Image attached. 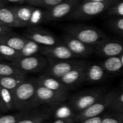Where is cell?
<instances>
[{
	"mask_svg": "<svg viewBox=\"0 0 123 123\" xmlns=\"http://www.w3.org/2000/svg\"><path fill=\"white\" fill-rule=\"evenodd\" d=\"M117 1H82L67 17V19H86L107 11Z\"/></svg>",
	"mask_w": 123,
	"mask_h": 123,
	"instance_id": "6da1fadb",
	"label": "cell"
},
{
	"mask_svg": "<svg viewBox=\"0 0 123 123\" xmlns=\"http://www.w3.org/2000/svg\"><path fill=\"white\" fill-rule=\"evenodd\" d=\"M65 31L88 45L98 44L104 37V33L96 27L86 25H70L64 28Z\"/></svg>",
	"mask_w": 123,
	"mask_h": 123,
	"instance_id": "7a4b0ae2",
	"label": "cell"
},
{
	"mask_svg": "<svg viewBox=\"0 0 123 123\" xmlns=\"http://www.w3.org/2000/svg\"><path fill=\"white\" fill-rule=\"evenodd\" d=\"M37 86L33 81H25L12 92L15 110H24L33 101Z\"/></svg>",
	"mask_w": 123,
	"mask_h": 123,
	"instance_id": "3957f363",
	"label": "cell"
},
{
	"mask_svg": "<svg viewBox=\"0 0 123 123\" xmlns=\"http://www.w3.org/2000/svg\"><path fill=\"white\" fill-rule=\"evenodd\" d=\"M82 1L83 0H65L58 5L48 9L43 14V20L50 22L67 17Z\"/></svg>",
	"mask_w": 123,
	"mask_h": 123,
	"instance_id": "277c9868",
	"label": "cell"
},
{
	"mask_svg": "<svg viewBox=\"0 0 123 123\" xmlns=\"http://www.w3.org/2000/svg\"><path fill=\"white\" fill-rule=\"evenodd\" d=\"M25 37L40 45L46 47L54 46L59 43V41L53 34L42 30H29V31L25 33Z\"/></svg>",
	"mask_w": 123,
	"mask_h": 123,
	"instance_id": "5b68a950",
	"label": "cell"
},
{
	"mask_svg": "<svg viewBox=\"0 0 123 123\" xmlns=\"http://www.w3.org/2000/svg\"><path fill=\"white\" fill-rule=\"evenodd\" d=\"M44 59L38 55L20 58L12 63L22 72H33L40 69L44 65Z\"/></svg>",
	"mask_w": 123,
	"mask_h": 123,
	"instance_id": "8992f818",
	"label": "cell"
},
{
	"mask_svg": "<svg viewBox=\"0 0 123 123\" xmlns=\"http://www.w3.org/2000/svg\"><path fill=\"white\" fill-rule=\"evenodd\" d=\"M63 40L65 45L74 55H85L89 53L91 50V48L88 45L85 44L67 33L63 35Z\"/></svg>",
	"mask_w": 123,
	"mask_h": 123,
	"instance_id": "52a82bcc",
	"label": "cell"
},
{
	"mask_svg": "<svg viewBox=\"0 0 123 123\" xmlns=\"http://www.w3.org/2000/svg\"><path fill=\"white\" fill-rule=\"evenodd\" d=\"M42 53L49 57L62 60L70 59L74 56V54L65 45H56L49 47L44 46L42 48Z\"/></svg>",
	"mask_w": 123,
	"mask_h": 123,
	"instance_id": "ba28073f",
	"label": "cell"
},
{
	"mask_svg": "<svg viewBox=\"0 0 123 123\" xmlns=\"http://www.w3.org/2000/svg\"><path fill=\"white\" fill-rule=\"evenodd\" d=\"M0 20L4 25L9 27H21L27 26L17 19L12 7L8 8L3 6L0 9Z\"/></svg>",
	"mask_w": 123,
	"mask_h": 123,
	"instance_id": "9c48e42d",
	"label": "cell"
},
{
	"mask_svg": "<svg viewBox=\"0 0 123 123\" xmlns=\"http://www.w3.org/2000/svg\"><path fill=\"white\" fill-rule=\"evenodd\" d=\"M101 53L108 57L117 56L123 53V44L115 41H101L98 43Z\"/></svg>",
	"mask_w": 123,
	"mask_h": 123,
	"instance_id": "30bf717a",
	"label": "cell"
},
{
	"mask_svg": "<svg viewBox=\"0 0 123 123\" xmlns=\"http://www.w3.org/2000/svg\"><path fill=\"white\" fill-rule=\"evenodd\" d=\"M28 38L13 35L12 32L0 37V43L5 44L19 52L23 48Z\"/></svg>",
	"mask_w": 123,
	"mask_h": 123,
	"instance_id": "8fae6325",
	"label": "cell"
},
{
	"mask_svg": "<svg viewBox=\"0 0 123 123\" xmlns=\"http://www.w3.org/2000/svg\"><path fill=\"white\" fill-rule=\"evenodd\" d=\"M25 81V75H14L9 76H0V86L13 92Z\"/></svg>",
	"mask_w": 123,
	"mask_h": 123,
	"instance_id": "7c38bea8",
	"label": "cell"
},
{
	"mask_svg": "<svg viewBox=\"0 0 123 123\" xmlns=\"http://www.w3.org/2000/svg\"><path fill=\"white\" fill-rule=\"evenodd\" d=\"M17 19L27 26L29 25L35 8L30 6H18L12 7Z\"/></svg>",
	"mask_w": 123,
	"mask_h": 123,
	"instance_id": "4fadbf2b",
	"label": "cell"
},
{
	"mask_svg": "<svg viewBox=\"0 0 123 123\" xmlns=\"http://www.w3.org/2000/svg\"><path fill=\"white\" fill-rule=\"evenodd\" d=\"M55 92L53 90H51L45 86L39 85L36 88L35 97L33 99V102L37 103L38 102H46L49 101L54 98Z\"/></svg>",
	"mask_w": 123,
	"mask_h": 123,
	"instance_id": "5bb4252c",
	"label": "cell"
},
{
	"mask_svg": "<svg viewBox=\"0 0 123 123\" xmlns=\"http://www.w3.org/2000/svg\"><path fill=\"white\" fill-rule=\"evenodd\" d=\"M74 64L68 62H59L52 66L51 68V73L55 76L62 78L68 72L73 69Z\"/></svg>",
	"mask_w": 123,
	"mask_h": 123,
	"instance_id": "9a60e30c",
	"label": "cell"
},
{
	"mask_svg": "<svg viewBox=\"0 0 123 123\" xmlns=\"http://www.w3.org/2000/svg\"><path fill=\"white\" fill-rule=\"evenodd\" d=\"M40 45H38V43L31 40L28 39L25 46L20 51V58H22L35 55L40 50Z\"/></svg>",
	"mask_w": 123,
	"mask_h": 123,
	"instance_id": "2e32d148",
	"label": "cell"
},
{
	"mask_svg": "<svg viewBox=\"0 0 123 123\" xmlns=\"http://www.w3.org/2000/svg\"><path fill=\"white\" fill-rule=\"evenodd\" d=\"M0 55L4 59H7L11 62L20 58L19 51L2 43H0Z\"/></svg>",
	"mask_w": 123,
	"mask_h": 123,
	"instance_id": "e0dca14e",
	"label": "cell"
},
{
	"mask_svg": "<svg viewBox=\"0 0 123 123\" xmlns=\"http://www.w3.org/2000/svg\"><path fill=\"white\" fill-rule=\"evenodd\" d=\"M14 75H25V73L14 66L12 63L0 62V76H9Z\"/></svg>",
	"mask_w": 123,
	"mask_h": 123,
	"instance_id": "ac0fdd59",
	"label": "cell"
},
{
	"mask_svg": "<svg viewBox=\"0 0 123 123\" xmlns=\"http://www.w3.org/2000/svg\"><path fill=\"white\" fill-rule=\"evenodd\" d=\"M1 99H2L3 104H4L7 111L9 112V111H12V110H15L12 92L1 87Z\"/></svg>",
	"mask_w": 123,
	"mask_h": 123,
	"instance_id": "d6986e66",
	"label": "cell"
},
{
	"mask_svg": "<svg viewBox=\"0 0 123 123\" xmlns=\"http://www.w3.org/2000/svg\"><path fill=\"white\" fill-rule=\"evenodd\" d=\"M104 67L110 72H116L123 68L122 61L120 57H109L104 62Z\"/></svg>",
	"mask_w": 123,
	"mask_h": 123,
	"instance_id": "ffe728a7",
	"label": "cell"
},
{
	"mask_svg": "<svg viewBox=\"0 0 123 123\" xmlns=\"http://www.w3.org/2000/svg\"><path fill=\"white\" fill-rule=\"evenodd\" d=\"M105 109V105L101 103H95L88 108H87L84 112V116L86 117H94L99 116Z\"/></svg>",
	"mask_w": 123,
	"mask_h": 123,
	"instance_id": "44dd1931",
	"label": "cell"
},
{
	"mask_svg": "<svg viewBox=\"0 0 123 123\" xmlns=\"http://www.w3.org/2000/svg\"><path fill=\"white\" fill-rule=\"evenodd\" d=\"M104 71L102 68L98 65H93L88 71V77L91 81H98L102 79Z\"/></svg>",
	"mask_w": 123,
	"mask_h": 123,
	"instance_id": "7402d4cb",
	"label": "cell"
},
{
	"mask_svg": "<svg viewBox=\"0 0 123 123\" xmlns=\"http://www.w3.org/2000/svg\"><path fill=\"white\" fill-rule=\"evenodd\" d=\"M95 102H96V98L94 96L86 95V96H83L78 99L77 102V105L79 109L86 110L87 108L95 104Z\"/></svg>",
	"mask_w": 123,
	"mask_h": 123,
	"instance_id": "603a6c76",
	"label": "cell"
},
{
	"mask_svg": "<svg viewBox=\"0 0 123 123\" xmlns=\"http://www.w3.org/2000/svg\"><path fill=\"white\" fill-rule=\"evenodd\" d=\"M23 118L25 116L22 113L4 115L0 116V123H17Z\"/></svg>",
	"mask_w": 123,
	"mask_h": 123,
	"instance_id": "cb8c5ba5",
	"label": "cell"
},
{
	"mask_svg": "<svg viewBox=\"0 0 123 123\" xmlns=\"http://www.w3.org/2000/svg\"><path fill=\"white\" fill-rule=\"evenodd\" d=\"M107 14L115 17H123V1H119L112 5L108 10Z\"/></svg>",
	"mask_w": 123,
	"mask_h": 123,
	"instance_id": "d4e9b609",
	"label": "cell"
},
{
	"mask_svg": "<svg viewBox=\"0 0 123 123\" xmlns=\"http://www.w3.org/2000/svg\"><path fill=\"white\" fill-rule=\"evenodd\" d=\"M80 71L78 69H72L71 71L68 72L66 75H65L62 79V81L64 84H70L75 82L80 77Z\"/></svg>",
	"mask_w": 123,
	"mask_h": 123,
	"instance_id": "484cf974",
	"label": "cell"
},
{
	"mask_svg": "<svg viewBox=\"0 0 123 123\" xmlns=\"http://www.w3.org/2000/svg\"><path fill=\"white\" fill-rule=\"evenodd\" d=\"M40 85L45 86L51 90L56 91L59 89L60 87V84L59 83L58 81L53 78H44L42 79L41 81H40Z\"/></svg>",
	"mask_w": 123,
	"mask_h": 123,
	"instance_id": "4316f807",
	"label": "cell"
},
{
	"mask_svg": "<svg viewBox=\"0 0 123 123\" xmlns=\"http://www.w3.org/2000/svg\"><path fill=\"white\" fill-rule=\"evenodd\" d=\"M109 23L112 29L119 32H123V17H115Z\"/></svg>",
	"mask_w": 123,
	"mask_h": 123,
	"instance_id": "83f0119b",
	"label": "cell"
},
{
	"mask_svg": "<svg viewBox=\"0 0 123 123\" xmlns=\"http://www.w3.org/2000/svg\"><path fill=\"white\" fill-rule=\"evenodd\" d=\"M43 14L40 9H35L33 15L31 17L30 21V24L29 25H36L38 23H40L41 19H43Z\"/></svg>",
	"mask_w": 123,
	"mask_h": 123,
	"instance_id": "f1b7e54d",
	"label": "cell"
},
{
	"mask_svg": "<svg viewBox=\"0 0 123 123\" xmlns=\"http://www.w3.org/2000/svg\"><path fill=\"white\" fill-rule=\"evenodd\" d=\"M71 115V111L70 108L67 107H62L56 112V116L58 118H67Z\"/></svg>",
	"mask_w": 123,
	"mask_h": 123,
	"instance_id": "f546056e",
	"label": "cell"
},
{
	"mask_svg": "<svg viewBox=\"0 0 123 123\" xmlns=\"http://www.w3.org/2000/svg\"><path fill=\"white\" fill-rule=\"evenodd\" d=\"M64 1H65V0H42L41 2L40 6L49 9L54 6L58 5L59 4L63 2Z\"/></svg>",
	"mask_w": 123,
	"mask_h": 123,
	"instance_id": "4dcf8cb0",
	"label": "cell"
},
{
	"mask_svg": "<svg viewBox=\"0 0 123 123\" xmlns=\"http://www.w3.org/2000/svg\"><path fill=\"white\" fill-rule=\"evenodd\" d=\"M12 32V28L5 25H0V37Z\"/></svg>",
	"mask_w": 123,
	"mask_h": 123,
	"instance_id": "1f68e13d",
	"label": "cell"
},
{
	"mask_svg": "<svg viewBox=\"0 0 123 123\" xmlns=\"http://www.w3.org/2000/svg\"><path fill=\"white\" fill-rule=\"evenodd\" d=\"M41 120L39 118L34 117V118H23L20 120L17 123H40Z\"/></svg>",
	"mask_w": 123,
	"mask_h": 123,
	"instance_id": "d6a6232c",
	"label": "cell"
},
{
	"mask_svg": "<svg viewBox=\"0 0 123 123\" xmlns=\"http://www.w3.org/2000/svg\"><path fill=\"white\" fill-rule=\"evenodd\" d=\"M102 120L100 117H91L87 119L83 123H101Z\"/></svg>",
	"mask_w": 123,
	"mask_h": 123,
	"instance_id": "836d02e7",
	"label": "cell"
},
{
	"mask_svg": "<svg viewBox=\"0 0 123 123\" xmlns=\"http://www.w3.org/2000/svg\"><path fill=\"white\" fill-rule=\"evenodd\" d=\"M1 87L0 86V112H7L4 104H3V102H2V99H1Z\"/></svg>",
	"mask_w": 123,
	"mask_h": 123,
	"instance_id": "e575fe53",
	"label": "cell"
},
{
	"mask_svg": "<svg viewBox=\"0 0 123 123\" xmlns=\"http://www.w3.org/2000/svg\"><path fill=\"white\" fill-rule=\"evenodd\" d=\"M42 0H26V1L30 4V5H33V6H40V4H41V2Z\"/></svg>",
	"mask_w": 123,
	"mask_h": 123,
	"instance_id": "d590c367",
	"label": "cell"
},
{
	"mask_svg": "<svg viewBox=\"0 0 123 123\" xmlns=\"http://www.w3.org/2000/svg\"><path fill=\"white\" fill-rule=\"evenodd\" d=\"M101 123H118V121L113 118H105L102 120Z\"/></svg>",
	"mask_w": 123,
	"mask_h": 123,
	"instance_id": "8d00e7d4",
	"label": "cell"
},
{
	"mask_svg": "<svg viewBox=\"0 0 123 123\" xmlns=\"http://www.w3.org/2000/svg\"><path fill=\"white\" fill-rule=\"evenodd\" d=\"M4 1H9L12 3H17V4H23L24 2L26 1V0H2Z\"/></svg>",
	"mask_w": 123,
	"mask_h": 123,
	"instance_id": "74e56055",
	"label": "cell"
},
{
	"mask_svg": "<svg viewBox=\"0 0 123 123\" xmlns=\"http://www.w3.org/2000/svg\"><path fill=\"white\" fill-rule=\"evenodd\" d=\"M83 1H119L120 0H83Z\"/></svg>",
	"mask_w": 123,
	"mask_h": 123,
	"instance_id": "f35d334b",
	"label": "cell"
},
{
	"mask_svg": "<svg viewBox=\"0 0 123 123\" xmlns=\"http://www.w3.org/2000/svg\"><path fill=\"white\" fill-rule=\"evenodd\" d=\"M3 6H4V2H0V9Z\"/></svg>",
	"mask_w": 123,
	"mask_h": 123,
	"instance_id": "ab89813d",
	"label": "cell"
},
{
	"mask_svg": "<svg viewBox=\"0 0 123 123\" xmlns=\"http://www.w3.org/2000/svg\"><path fill=\"white\" fill-rule=\"evenodd\" d=\"M120 101L123 103V93L121 94V96H120Z\"/></svg>",
	"mask_w": 123,
	"mask_h": 123,
	"instance_id": "60d3db41",
	"label": "cell"
},
{
	"mask_svg": "<svg viewBox=\"0 0 123 123\" xmlns=\"http://www.w3.org/2000/svg\"><path fill=\"white\" fill-rule=\"evenodd\" d=\"M120 59H121V61H122V64H123V53L122 54L121 57H120Z\"/></svg>",
	"mask_w": 123,
	"mask_h": 123,
	"instance_id": "b9f144b4",
	"label": "cell"
},
{
	"mask_svg": "<svg viewBox=\"0 0 123 123\" xmlns=\"http://www.w3.org/2000/svg\"><path fill=\"white\" fill-rule=\"evenodd\" d=\"M54 123H64L62 120H59V121H57V122H55Z\"/></svg>",
	"mask_w": 123,
	"mask_h": 123,
	"instance_id": "7bdbcfd3",
	"label": "cell"
},
{
	"mask_svg": "<svg viewBox=\"0 0 123 123\" xmlns=\"http://www.w3.org/2000/svg\"><path fill=\"white\" fill-rule=\"evenodd\" d=\"M3 59H4V58H2V56H1V55H0V62H1V61L3 60Z\"/></svg>",
	"mask_w": 123,
	"mask_h": 123,
	"instance_id": "ee69618b",
	"label": "cell"
},
{
	"mask_svg": "<svg viewBox=\"0 0 123 123\" xmlns=\"http://www.w3.org/2000/svg\"><path fill=\"white\" fill-rule=\"evenodd\" d=\"M120 35L123 37V32H120Z\"/></svg>",
	"mask_w": 123,
	"mask_h": 123,
	"instance_id": "f6af8a7d",
	"label": "cell"
},
{
	"mask_svg": "<svg viewBox=\"0 0 123 123\" xmlns=\"http://www.w3.org/2000/svg\"><path fill=\"white\" fill-rule=\"evenodd\" d=\"M0 25H3V24H2V22H1V20H0Z\"/></svg>",
	"mask_w": 123,
	"mask_h": 123,
	"instance_id": "bcb514c9",
	"label": "cell"
},
{
	"mask_svg": "<svg viewBox=\"0 0 123 123\" xmlns=\"http://www.w3.org/2000/svg\"><path fill=\"white\" fill-rule=\"evenodd\" d=\"M0 2H4V1H2V0H0Z\"/></svg>",
	"mask_w": 123,
	"mask_h": 123,
	"instance_id": "7dc6e473",
	"label": "cell"
},
{
	"mask_svg": "<svg viewBox=\"0 0 123 123\" xmlns=\"http://www.w3.org/2000/svg\"><path fill=\"white\" fill-rule=\"evenodd\" d=\"M1 115V112H0V116Z\"/></svg>",
	"mask_w": 123,
	"mask_h": 123,
	"instance_id": "c3c4849f",
	"label": "cell"
}]
</instances>
